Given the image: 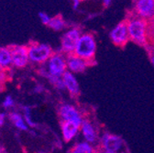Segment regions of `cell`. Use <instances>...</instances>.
<instances>
[{
  "instance_id": "1",
  "label": "cell",
  "mask_w": 154,
  "mask_h": 153,
  "mask_svg": "<svg viewBox=\"0 0 154 153\" xmlns=\"http://www.w3.org/2000/svg\"><path fill=\"white\" fill-rule=\"evenodd\" d=\"M127 22L129 41L139 46H146L148 43V23L147 20L137 16H131Z\"/></svg>"
},
{
  "instance_id": "2",
  "label": "cell",
  "mask_w": 154,
  "mask_h": 153,
  "mask_svg": "<svg viewBox=\"0 0 154 153\" xmlns=\"http://www.w3.org/2000/svg\"><path fill=\"white\" fill-rule=\"evenodd\" d=\"M96 50H97V42L94 35L90 32H83L76 44L73 54L94 63Z\"/></svg>"
},
{
  "instance_id": "3",
  "label": "cell",
  "mask_w": 154,
  "mask_h": 153,
  "mask_svg": "<svg viewBox=\"0 0 154 153\" xmlns=\"http://www.w3.org/2000/svg\"><path fill=\"white\" fill-rule=\"evenodd\" d=\"M98 144L102 151L115 152V153H126L127 146L124 139L118 135L104 132L99 138Z\"/></svg>"
},
{
  "instance_id": "4",
  "label": "cell",
  "mask_w": 154,
  "mask_h": 153,
  "mask_svg": "<svg viewBox=\"0 0 154 153\" xmlns=\"http://www.w3.org/2000/svg\"><path fill=\"white\" fill-rule=\"evenodd\" d=\"M28 47L29 62L37 64H45L54 53L51 47L45 43H30Z\"/></svg>"
},
{
  "instance_id": "5",
  "label": "cell",
  "mask_w": 154,
  "mask_h": 153,
  "mask_svg": "<svg viewBox=\"0 0 154 153\" xmlns=\"http://www.w3.org/2000/svg\"><path fill=\"white\" fill-rule=\"evenodd\" d=\"M42 66L50 75L54 77H63V75L67 72L66 55L62 52H54Z\"/></svg>"
},
{
  "instance_id": "6",
  "label": "cell",
  "mask_w": 154,
  "mask_h": 153,
  "mask_svg": "<svg viewBox=\"0 0 154 153\" xmlns=\"http://www.w3.org/2000/svg\"><path fill=\"white\" fill-rule=\"evenodd\" d=\"M82 30L77 27L68 29L62 36L61 39V52L68 56L73 54L76 44L82 35Z\"/></svg>"
},
{
  "instance_id": "7",
  "label": "cell",
  "mask_w": 154,
  "mask_h": 153,
  "mask_svg": "<svg viewBox=\"0 0 154 153\" xmlns=\"http://www.w3.org/2000/svg\"><path fill=\"white\" fill-rule=\"evenodd\" d=\"M58 114L62 122H70L78 126H81L85 119L81 111L72 104H62L58 108Z\"/></svg>"
},
{
  "instance_id": "8",
  "label": "cell",
  "mask_w": 154,
  "mask_h": 153,
  "mask_svg": "<svg viewBox=\"0 0 154 153\" xmlns=\"http://www.w3.org/2000/svg\"><path fill=\"white\" fill-rule=\"evenodd\" d=\"M109 39L114 45L120 48L125 47L129 41L127 22L121 21L116 25L109 32Z\"/></svg>"
},
{
  "instance_id": "9",
  "label": "cell",
  "mask_w": 154,
  "mask_h": 153,
  "mask_svg": "<svg viewBox=\"0 0 154 153\" xmlns=\"http://www.w3.org/2000/svg\"><path fill=\"white\" fill-rule=\"evenodd\" d=\"M12 56L13 66L17 68H24L29 63L28 47L23 45H13L9 47Z\"/></svg>"
},
{
  "instance_id": "10",
  "label": "cell",
  "mask_w": 154,
  "mask_h": 153,
  "mask_svg": "<svg viewBox=\"0 0 154 153\" xmlns=\"http://www.w3.org/2000/svg\"><path fill=\"white\" fill-rule=\"evenodd\" d=\"M80 132L84 140L92 145H94L99 140L100 136L98 129L94 125V123H93L89 119H84L82 125L80 126Z\"/></svg>"
},
{
  "instance_id": "11",
  "label": "cell",
  "mask_w": 154,
  "mask_h": 153,
  "mask_svg": "<svg viewBox=\"0 0 154 153\" xmlns=\"http://www.w3.org/2000/svg\"><path fill=\"white\" fill-rule=\"evenodd\" d=\"M134 12L145 20L154 17V0H138L134 3Z\"/></svg>"
},
{
  "instance_id": "12",
  "label": "cell",
  "mask_w": 154,
  "mask_h": 153,
  "mask_svg": "<svg viewBox=\"0 0 154 153\" xmlns=\"http://www.w3.org/2000/svg\"><path fill=\"white\" fill-rule=\"evenodd\" d=\"M92 63L80 58L74 54H71L66 56V65H67V71L73 73H83L87 70V68Z\"/></svg>"
},
{
  "instance_id": "13",
  "label": "cell",
  "mask_w": 154,
  "mask_h": 153,
  "mask_svg": "<svg viewBox=\"0 0 154 153\" xmlns=\"http://www.w3.org/2000/svg\"><path fill=\"white\" fill-rule=\"evenodd\" d=\"M62 78L64 83L65 90L72 95V96H76V95H78L80 93V85L75 77V74L67 71L63 75Z\"/></svg>"
},
{
  "instance_id": "14",
  "label": "cell",
  "mask_w": 154,
  "mask_h": 153,
  "mask_svg": "<svg viewBox=\"0 0 154 153\" xmlns=\"http://www.w3.org/2000/svg\"><path fill=\"white\" fill-rule=\"evenodd\" d=\"M61 131L63 140L65 142H70L78 136L80 133V126L70 122H62Z\"/></svg>"
},
{
  "instance_id": "15",
  "label": "cell",
  "mask_w": 154,
  "mask_h": 153,
  "mask_svg": "<svg viewBox=\"0 0 154 153\" xmlns=\"http://www.w3.org/2000/svg\"><path fill=\"white\" fill-rule=\"evenodd\" d=\"M70 153H98L94 145L83 140L73 145Z\"/></svg>"
},
{
  "instance_id": "16",
  "label": "cell",
  "mask_w": 154,
  "mask_h": 153,
  "mask_svg": "<svg viewBox=\"0 0 154 153\" xmlns=\"http://www.w3.org/2000/svg\"><path fill=\"white\" fill-rule=\"evenodd\" d=\"M12 65V56L9 47H0V66L8 71Z\"/></svg>"
},
{
  "instance_id": "17",
  "label": "cell",
  "mask_w": 154,
  "mask_h": 153,
  "mask_svg": "<svg viewBox=\"0 0 154 153\" xmlns=\"http://www.w3.org/2000/svg\"><path fill=\"white\" fill-rule=\"evenodd\" d=\"M9 119L14 124V126L17 128H18L19 130H23V131L28 130L29 126L27 125V123L23 118V115L19 114L17 112H12L9 114Z\"/></svg>"
},
{
  "instance_id": "18",
  "label": "cell",
  "mask_w": 154,
  "mask_h": 153,
  "mask_svg": "<svg viewBox=\"0 0 154 153\" xmlns=\"http://www.w3.org/2000/svg\"><path fill=\"white\" fill-rule=\"evenodd\" d=\"M48 26L55 31H61L66 28L67 24H66V21L61 16H55L51 17V20Z\"/></svg>"
},
{
  "instance_id": "19",
  "label": "cell",
  "mask_w": 154,
  "mask_h": 153,
  "mask_svg": "<svg viewBox=\"0 0 154 153\" xmlns=\"http://www.w3.org/2000/svg\"><path fill=\"white\" fill-rule=\"evenodd\" d=\"M23 118L27 123L28 126L33 127H36V123L33 121L32 117H31V111H30V107L29 106H23Z\"/></svg>"
},
{
  "instance_id": "20",
  "label": "cell",
  "mask_w": 154,
  "mask_h": 153,
  "mask_svg": "<svg viewBox=\"0 0 154 153\" xmlns=\"http://www.w3.org/2000/svg\"><path fill=\"white\" fill-rule=\"evenodd\" d=\"M2 106L5 109H8V108H11V107H14L15 106V100L13 99V97L11 95H7L5 97L3 103H2Z\"/></svg>"
},
{
  "instance_id": "21",
  "label": "cell",
  "mask_w": 154,
  "mask_h": 153,
  "mask_svg": "<svg viewBox=\"0 0 154 153\" xmlns=\"http://www.w3.org/2000/svg\"><path fill=\"white\" fill-rule=\"evenodd\" d=\"M38 17H40V20L41 21L45 24V25H49L51 20V17L47 14V13H44V12H40L38 13Z\"/></svg>"
},
{
  "instance_id": "22",
  "label": "cell",
  "mask_w": 154,
  "mask_h": 153,
  "mask_svg": "<svg viewBox=\"0 0 154 153\" xmlns=\"http://www.w3.org/2000/svg\"><path fill=\"white\" fill-rule=\"evenodd\" d=\"M8 80V71L0 66V85H3Z\"/></svg>"
},
{
  "instance_id": "23",
  "label": "cell",
  "mask_w": 154,
  "mask_h": 153,
  "mask_svg": "<svg viewBox=\"0 0 154 153\" xmlns=\"http://www.w3.org/2000/svg\"><path fill=\"white\" fill-rule=\"evenodd\" d=\"M7 118V115L4 112H0V127H2L5 124Z\"/></svg>"
},
{
  "instance_id": "24",
  "label": "cell",
  "mask_w": 154,
  "mask_h": 153,
  "mask_svg": "<svg viewBox=\"0 0 154 153\" xmlns=\"http://www.w3.org/2000/svg\"><path fill=\"white\" fill-rule=\"evenodd\" d=\"M81 1L80 0H74V1L72 2V8H73V9L74 10H77L79 8V7H80V5H81Z\"/></svg>"
},
{
  "instance_id": "25",
  "label": "cell",
  "mask_w": 154,
  "mask_h": 153,
  "mask_svg": "<svg viewBox=\"0 0 154 153\" xmlns=\"http://www.w3.org/2000/svg\"><path fill=\"white\" fill-rule=\"evenodd\" d=\"M111 4H112V1H111V0H104V1L102 2V5H103L105 8H108V7H110V6H111Z\"/></svg>"
},
{
  "instance_id": "26",
  "label": "cell",
  "mask_w": 154,
  "mask_h": 153,
  "mask_svg": "<svg viewBox=\"0 0 154 153\" xmlns=\"http://www.w3.org/2000/svg\"><path fill=\"white\" fill-rule=\"evenodd\" d=\"M149 60H150L151 64H152L153 67H154V51H152V50L149 52Z\"/></svg>"
},
{
  "instance_id": "27",
  "label": "cell",
  "mask_w": 154,
  "mask_h": 153,
  "mask_svg": "<svg viewBox=\"0 0 154 153\" xmlns=\"http://www.w3.org/2000/svg\"><path fill=\"white\" fill-rule=\"evenodd\" d=\"M101 153H115V152H107V151H102Z\"/></svg>"
},
{
  "instance_id": "28",
  "label": "cell",
  "mask_w": 154,
  "mask_h": 153,
  "mask_svg": "<svg viewBox=\"0 0 154 153\" xmlns=\"http://www.w3.org/2000/svg\"><path fill=\"white\" fill-rule=\"evenodd\" d=\"M0 153H2V151H1V148H0Z\"/></svg>"
},
{
  "instance_id": "29",
  "label": "cell",
  "mask_w": 154,
  "mask_h": 153,
  "mask_svg": "<svg viewBox=\"0 0 154 153\" xmlns=\"http://www.w3.org/2000/svg\"><path fill=\"white\" fill-rule=\"evenodd\" d=\"M152 51H154V49H153V50H152Z\"/></svg>"
}]
</instances>
